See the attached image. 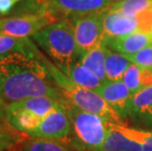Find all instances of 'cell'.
Listing matches in <instances>:
<instances>
[{"label":"cell","instance_id":"obj_1","mask_svg":"<svg viewBox=\"0 0 152 151\" xmlns=\"http://www.w3.org/2000/svg\"><path fill=\"white\" fill-rule=\"evenodd\" d=\"M0 85L7 106L34 96L64 99L40 53L11 52L0 57Z\"/></svg>","mask_w":152,"mask_h":151},{"label":"cell","instance_id":"obj_2","mask_svg":"<svg viewBox=\"0 0 152 151\" xmlns=\"http://www.w3.org/2000/svg\"><path fill=\"white\" fill-rule=\"evenodd\" d=\"M34 40L65 74L79 60L74 33V19H63L33 35Z\"/></svg>","mask_w":152,"mask_h":151},{"label":"cell","instance_id":"obj_3","mask_svg":"<svg viewBox=\"0 0 152 151\" xmlns=\"http://www.w3.org/2000/svg\"><path fill=\"white\" fill-rule=\"evenodd\" d=\"M45 65L59 88L63 97L80 110L92 113L105 119L109 123L123 125V118L110 107L96 91L76 85L69 77L59 70L53 63L43 57Z\"/></svg>","mask_w":152,"mask_h":151},{"label":"cell","instance_id":"obj_4","mask_svg":"<svg viewBox=\"0 0 152 151\" xmlns=\"http://www.w3.org/2000/svg\"><path fill=\"white\" fill-rule=\"evenodd\" d=\"M63 102L79 142L87 149L98 151L107 136L109 122L98 115L80 110L66 99Z\"/></svg>","mask_w":152,"mask_h":151},{"label":"cell","instance_id":"obj_5","mask_svg":"<svg viewBox=\"0 0 152 151\" xmlns=\"http://www.w3.org/2000/svg\"><path fill=\"white\" fill-rule=\"evenodd\" d=\"M57 21L60 20L46 9L24 15L0 18V34L19 38H28Z\"/></svg>","mask_w":152,"mask_h":151},{"label":"cell","instance_id":"obj_6","mask_svg":"<svg viewBox=\"0 0 152 151\" xmlns=\"http://www.w3.org/2000/svg\"><path fill=\"white\" fill-rule=\"evenodd\" d=\"M112 3L113 0H34L38 11L49 10L59 20L105 12Z\"/></svg>","mask_w":152,"mask_h":151},{"label":"cell","instance_id":"obj_7","mask_svg":"<svg viewBox=\"0 0 152 151\" xmlns=\"http://www.w3.org/2000/svg\"><path fill=\"white\" fill-rule=\"evenodd\" d=\"M104 36L117 37L135 31H152V7L138 16H128L117 11H105Z\"/></svg>","mask_w":152,"mask_h":151},{"label":"cell","instance_id":"obj_8","mask_svg":"<svg viewBox=\"0 0 152 151\" xmlns=\"http://www.w3.org/2000/svg\"><path fill=\"white\" fill-rule=\"evenodd\" d=\"M103 17L104 12L74 19V33L79 60L103 41Z\"/></svg>","mask_w":152,"mask_h":151},{"label":"cell","instance_id":"obj_9","mask_svg":"<svg viewBox=\"0 0 152 151\" xmlns=\"http://www.w3.org/2000/svg\"><path fill=\"white\" fill-rule=\"evenodd\" d=\"M63 101L41 119L38 127L27 136L31 139L51 140H59L66 137L70 133L72 124Z\"/></svg>","mask_w":152,"mask_h":151},{"label":"cell","instance_id":"obj_10","mask_svg":"<svg viewBox=\"0 0 152 151\" xmlns=\"http://www.w3.org/2000/svg\"><path fill=\"white\" fill-rule=\"evenodd\" d=\"M96 92L123 119L128 117L129 106L132 95L122 80L116 82L106 81Z\"/></svg>","mask_w":152,"mask_h":151},{"label":"cell","instance_id":"obj_11","mask_svg":"<svg viewBox=\"0 0 152 151\" xmlns=\"http://www.w3.org/2000/svg\"><path fill=\"white\" fill-rule=\"evenodd\" d=\"M103 42L108 48L110 47L123 55H132L145 47L152 45V31H135L117 37L104 36Z\"/></svg>","mask_w":152,"mask_h":151},{"label":"cell","instance_id":"obj_12","mask_svg":"<svg viewBox=\"0 0 152 151\" xmlns=\"http://www.w3.org/2000/svg\"><path fill=\"white\" fill-rule=\"evenodd\" d=\"M128 117L146 126H152V85L132 95Z\"/></svg>","mask_w":152,"mask_h":151},{"label":"cell","instance_id":"obj_13","mask_svg":"<svg viewBox=\"0 0 152 151\" xmlns=\"http://www.w3.org/2000/svg\"><path fill=\"white\" fill-rule=\"evenodd\" d=\"M61 101L62 100L50 97V96H34V97H28L14 102V103L8 105L6 109L28 111L43 118L50 111H52Z\"/></svg>","mask_w":152,"mask_h":151},{"label":"cell","instance_id":"obj_14","mask_svg":"<svg viewBox=\"0 0 152 151\" xmlns=\"http://www.w3.org/2000/svg\"><path fill=\"white\" fill-rule=\"evenodd\" d=\"M98 151H142V147L116 128L113 123H109L107 136Z\"/></svg>","mask_w":152,"mask_h":151},{"label":"cell","instance_id":"obj_15","mask_svg":"<svg viewBox=\"0 0 152 151\" xmlns=\"http://www.w3.org/2000/svg\"><path fill=\"white\" fill-rule=\"evenodd\" d=\"M122 81L127 85L132 95H134L152 85V71L132 63Z\"/></svg>","mask_w":152,"mask_h":151},{"label":"cell","instance_id":"obj_16","mask_svg":"<svg viewBox=\"0 0 152 151\" xmlns=\"http://www.w3.org/2000/svg\"><path fill=\"white\" fill-rule=\"evenodd\" d=\"M41 119V117L28 111L6 109L5 120L14 130L21 133L28 134L35 130L40 124Z\"/></svg>","mask_w":152,"mask_h":151},{"label":"cell","instance_id":"obj_17","mask_svg":"<svg viewBox=\"0 0 152 151\" xmlns=\"http://www.w3.org/2000/svg\"><path fill=\"white\" fill-rule=\"evenodd\" d=\"M106 52H107V46L102 41L79 60L83 66L89 69L95 76H97L98 79L103 82L107 81L105 69Z\"/></svg>","mask_w":152,"mask_h":151},{"label":"cell","instance_id":"obj_18","mask_svg":"<svg viewBox=\"0 0 152 151\" xmlns=\"http://www.w3.org/2000/svg\"><path fill=\"white\" fill-rule=\"evenodd\" d=\"M65 75L69 77L79 86L91 89L94 91L97 90L103 83V82L100 81L97 76H95L89 69L83 66L80 61L74 63L68 69Z\"/></svg>","mask_w":152,"mask_h":151},{"label":"cell","instance_id":"obj_19","mask_svg":"<svg viewBox=\"0 0 152 151\" xmlns=\"http://www.w3.org/2000/svg\"><path fill=\"white\" fill-rule=\"evenodd\" d=\"M131 64L132 63L128 60V58H126L123 54L116 52L114 50L112 51L107 47L105 62L107 81H121Z\"/></svg>","mask_w":152,"mask_h":151},{"label":"cell","instance_id":"obj_20","mask_svg":"<svg viewBox=\"0 0 152 151\" xmlns=\"http://www.w3.org/2000/svg\"><path fill=\"white\" fill-rule=\"evenodd\" d=\"M11 52L39 54L34 42L28 38H19L0 34V57Z\"/></svg>","mask_w":152,"mask_h":151},{"label":"cell","instance_id":"obj_21","mask_svg":"<svg viewBox=\"0 0 152 151\" xmlns=\"http://www.w3.org/2000/svg\"><path fill=\"white\" fill-rule=\"evenodd\" d=\"M152 7V0H117L106 11H117L128 16H138Z\"/></svg>","mask_w":152,"mask_h":151},{"label":"cell","instance_id":"obj_22","mask_svg":"<svg viewBox=\"0 0 152 151\" xmlns=\"http://www.w3.org/2000/svg\"><path fill=\"white\" fill-rule=\"evenodd\" d=\"M116 128L134 141H137L142 147V151H152V131H142L132 128L124 125L113 124Z\"/></svg>","mask_w":152,"mask_h":151},{"label":"cell","instance_id":"obj_23","mask_svg":"<svg viewBox=\"0 0 152 151\" xmlns=\"http://www.w3.org/2000/svg\"><path fill=\"white\" fill-rule=\"evenodd\" d=\"M21 151H70L63 144L55 140L33 139L24 140Z\"/></svg>","mask_w":152,"mask_h":151},{"label":"cell","instance_id":"obj_24","mask_svg":"<svg viewBox=\"0 0 152 151\" xmlns=\"http://www.w3.org/2000/svg\"><path fill=\"white\" fill-rule=\"evenodd\" d=\"M20 131L14 130L6 120H0V151L10 149L17 142H20Z\"/></svg>","mask_w":152,"mask_h":151},{"label":"cell","instance_id":"obj_25","mask_svg":"<svg viewBox=\"0 0 152 151\" xmlns=\"http://www.w3.org/2000/svg\"><path fill=\"white\" fill-rule=\"evenodd\" d=\"M131 63L152 71V45L145 47L144 49L138 51L132 55H124Z\"/></svg>","mask_w":152,"mask_h":151},{"label":"cell","instance_id":"obj_26","mask_svg":"<svg viewBox=\"0 0 152 151\" xmlns=\"http://www.w3.org/2000/svg\"><path fill=\"white\" fill-rule=\"evenodd\" d=\"M21 0H0V16L7 15L14 5Z\"/></svg>","mask_w":152,"mask_h":151},{"label":"cell","instance_id":"obj_27","mask_svg":"<svg viewBox=\"0 0 152 151\" xmlns=\"http://www.w3.org/2000/svg\"><path fill=\"white\" fill-rule=\"evenodd\" d=\"M6 108H7V105L5 104L4 99H3L2 90H1V85H0V120H5Z\"/></svg>","mask_w":152,"mask_h":151}]
</instances>
